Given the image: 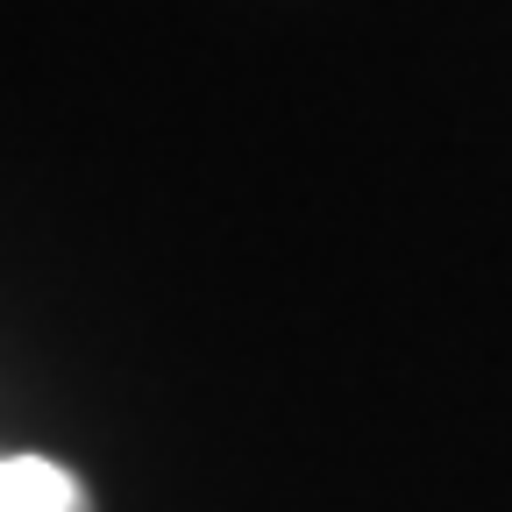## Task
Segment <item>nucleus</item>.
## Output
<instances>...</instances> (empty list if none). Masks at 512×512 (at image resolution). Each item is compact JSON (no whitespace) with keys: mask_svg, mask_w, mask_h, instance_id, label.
I'll return each instance as SVG.
<instances>
[{"mask_svg":"<svg viewBox=\"0 0 512 512\" xmlns=\"http://www.w3.org/2000/svg\"><path fill=\"white\" fill-rule=\"evenodd\" d=\"M0 512H93L79 477L43 456H0Z\"/></svg>","mask_w":512,"mask_h":512,"instance_id":"1","label":"nucleus"}]
</instances>
